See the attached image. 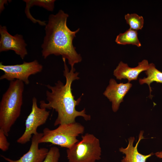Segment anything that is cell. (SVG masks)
<instances>
[{
    "label": "cell",
    "mask_w": 162,
    "mask_h": 162,
    "mask_svg": "<svg viewBox=\"0 0 162 162\" xmlns=\"http://www.w3.org/2000/svg\"><path fill=\"white\" fill-rule=\"evenodd\" d=\"M84 130V127L76 122L59 125L53 130L46 128L43 130V135L39 143H50L69 149L79 141L77 137L83 133Z\"/></svg>",
    "instance_id": "cell-4"
},
{
    "label": "cell",
    "mask_w": 162,
    "mask_h": 162,
    "mask_svg": "<svg viewBox=\"0 0 162 162\" xmlns=\"http://www.w3.org/2000/svg\"><path fill=\"white\" fill-rule=\"evenodd\" d=\"M0 13L3 11L4 9V4L7 3V0H0Z\"/></svg>",
    "instance_id": "cell-19"
},
{
    "label": "cell",
    "mask_w": 162,
    "mask_h": 162,
    "mask_svg": "<svg viewBox=\"0 0 162 162\" xmlns=\"http://www.w3.org/2000/svg\"><path fill=\"white\" fill-rule=\"evenodd\" d=\"M26 3V7L25 13L27 17L29 19L34 23L38 22L41 25L42 22L37 20L33 18L30 14L29 9L33 5H37L43 7L48 11H52L54 8V0H23Z\"/></svg>",
    "instance_id": "cell-13"
},
{
    "label": "cell",
    "mask_w": 162,
    "mask_h": 162,
    "mask_svg": "<svg viewBox=\"0 0 162 162\" xmlns=\"http://www.w3.org/2000/svg\"><path fill=\"white\" fill-rule=\"evenodd\" d=\"M127 23L128 24L130 28L137 31L141 29L144 25V19L142 16L135 14H128L124 16Z\"/></svg>",
    "instance_id": "cell-16"
},
{
    "label": "cell",
    "mask_w": 162,
    "mask_h": 162,
    "mask_svg": "<svg viewBox=\"0 0 162 162\" xmlns=\"http://www.w3.org/2000/svg\"><path fill=\"white\" fill-rule=\"evenodd\" d=\"M155 154L157 157L162 158V151L157 152L155 153Z\"/></svg>",
    "instance_id": "cell-20"
},
{
    "label": "cell",
    "mask_w": 162,
    "mask_h": 162,
    "mask_svg": "<svg viewBox=\"0 0 162 162\" xmlns=\"http://www.w3.org/2000/svg\"><path fill=\"white\" fill-rule=\"evenodd\" d=\"M143 133L142 131L140 132L138 140L135 146H133L135 138L131 137L128 139V144L127 147L119 148V151L125 155L121 162H146L147 159L153 154L152 153L147 155H143L139 153L137 150V148L139 142L144 138L143 136Z\"/></svg>",
    "instance_id": "cell-12"
},
{
    "label": "cell",
    "mask_w": 162,
    "mask_h": 162,
    "mask_svg": "<svg viewBox=\"0 0 162 162\" xmlns=\"http://www.w3.org/2000/svg\"><path fill=\"white\" fill-rule=\"evenodd\" d=\"M50 112L45 108L39 107L35 97L32 99L31 111L25 121V129L22 135L17 140L20 144H24L28 142L33 134H36L38 127L44 124L50 115Z\"/></svg>",
    "instance_id": "cell-7"
},
{
    "label": "cell",
    "mask_w": 162,
    "mask_h": 162,
    "mask_svg": "<svg viewBox=\"0 0 162 162\" xmlns=\"http://www.w3.org/2000/svg\"><path fill=\"white\" fill-rule=\"evenodd\" d=\"M0 52L12 50L23 59L27 55V44L22 35L18 34L12 36L8 32L5 26H0Z\"/></svg>",
    "instance_id": "cell-8"
},
{
    "label": "cell",
    "mask_w": 162,
    "mask_h": 162,
    "mask_svg": "<svg viewBox=\"0 0 162 162\" xmlns=\"http://www.w3.org/2000/svg\"><path fill=\"white\" fill-rule=\"evenodd\" d=\"M147 77L143 79H139V82L141 85L144 83L147 84L149 87L150 96L152 98L151 93L152 91L150 84L153 82L162 83V72L158 70L153 63L149 64V67L145 72Z\"/></svg>",
    "instance_id": "cell-14"
},
{
    "label": "cell",
    "mask_w": 162,
    "mask_h": 162,
    "mask_svg": "<svg viewBox=\"0 0 162 162\" xmlns=\"http://www.w3.org/2000/svg\"><path fill=\"white\" fill-rule=\"evenodd\" d=\"M68 15L62 10L56 14L49 15L45 26L46 35L41 45L42 55L46 59L51 55L62 56L68 60L71 68L82 60L74 46L73 42L80 28L75 31L71 30L67 24Z\"/></svg>",
    "instance_id": "cell-2"
},
{
    "label": "cell",
    "mask_w": 162,
    "mask_h": 162,
    "mask_svg": "<svg viewBox=\"0 0 162 162\" xmlns=\"http://www.w3.org/2000/svg\"><path fill=\"white\" fill-rule=\"evenodd\" d=\"M137 34V31L130 28L124 33L118 35L115 41L119 44H131L140 47L141 45L138 39Z\"/></svg>",
    "instance_id": "cell-15"
},
{
    "label": "cell",
    "mask_w": 162,
    "mask_h": 162,
    "mask_svg": "<svg viewBox=\"0 0 162 162\" xmlns=\"http://www.w3.org/2000/svg\"><path fill=\"white\" fill-rule=\"evenodd\" d=\"M132 86L129 82L126 83H118L113 79H110L109 84L103 93V94L112 102V109L114 112L118 110L120 103L123 101V98Z\"/></svg>",
    "instance_id": "cell-10"
},
{
    "label": "cell",
    "mask_w": 162,
    "mask_h": 162,
    "mask_svg": "<svg viewBox=\"0 0 162 162\" xmlns=\"http://www.w3.org/2000/svg\"><path fill=\"white\" fill-rule=\"evenodd\" d=\"M43 66L35 60L29 62H24L20 64L5 65L0 63V69L4 72L0 80L5 79L10 81L18 80L28 85L30 76L42 71Z\"/></svg>",
    "instance_id": "cell-6"
},
{
    "label": "cell",
    "mask_w": 162,
    "mask_h": 162,
    "mask_svg": "<svg viewBox=\"0 0 162 162\" xmlns=\"http://www.w3.org/2000/svg\"><path fill=\"white\" fill-rule=\"evenodd\" d=\"M64 62V70L63 75L66 81L64 84L58 80L54 86L50 84L45 85L51 91L46 90V100L40 102V108L55 110L58 113L57 117L54 125L68 124L76 122L75 119L78 116H82L86 121L90 120L91 116L86 113L85 109L81 111L76 109L81 100V97L77 100L72 92L71 88L73 82L80 79L79 73L75 72L74 68L69 70L66 64V59L62 58Z\"/></svg>",
    "instance_id": "cell-1"
},
{
    "label": "cell",
    "mask_w": 162,
    "mask_h": 162,
    "mask_svg": "<svg viewBox=\"0 0 162 162\" xmlns=\"http://www.w3.org/2000/svg\"><path fill=\"white\" fill-rule=\"evenodd\" d=\"M81 138L80 141L67 149L69 162H95L100 160L101 149L99 140L88 133L82 136Z\"/></svg>",
    "instance_id": "cell-5"
},
{
    "label": "cell",
    "mask_w": 162,
    "mask_h": 162,
    "mask_svg": "<svg viewBox=\"0 0 162 162\" xmlns=\"http://www.w3.org/2000/svg\"><path fill=\"white\" fill-rule=\"evenodd\" d=\"M24 83L16 80L10 82L0 103V129L8 136L19 117L23 103Z\"/></svg>",
    "instance_id": "cell-3"
},
{
    "label": "cell",
    "mask_w": 162,
    "mask_h": 162,
    "mask_svg": "<svg viewBox=\"0 0 162 162\" xmlns=\"http://www.w3.org/2000/svg\"><path fill=\"white\" fill-rule=\"evenodd\" d=\"M60 157L59 149L56 146L51 147L43 162H58Z\"/></svg>",
    "instance_id": "cell-17"
},
{
    "label": "cell",
    "mask_w": 162,
    "mask_h": 162,
    "mask_svg": "<svg viewBox=\"0 0 162 162\" xmlns=\"http://www.w3.org/2000/svg\"><path fill=\"white\" fill-rule=\"evenodd\" d=\"M149 67L148 61L146 59L139 62L138 65L135 68H130L127 64L121 61L114 70L113 74L117 79H127L129 82L137 80L139 74L144 71H146Z\"/></svg>",
    "instance_id": "cell-11"
},
{
    "label": "cell",
    "mask_w": 162,
    "mask_h": 162,
    "mask_svg": "<svg viewBox=\"0 0 162 162\" xmlns=\"http://www.w3.org/2000/svg\"><path fill=\"white\" fill-rule=\"evenodd\" d=\"M43 135V133L33 135L29 150L19 159L14 160L3 155L2 157L9 162H43L49 151L46 148H39V141Z\"/></svg>",
    "instance_id": "cell-9"
},
{
    "label": "cell",
    "mask_w": 162,
    "mask_h": 162,
    "mask_svg": "<svg viewBox=\"0 0 162 162\" xmlns=\"http://www.w3.org/2000/svg\"><path fill=\"white\" fill-rule=\"evenodd\" d=\"M4 131L0 129V149L3 152L8 150L10 146Z\"/></svg>",
    "instance_id": "cell-18"
}]
</instances>
